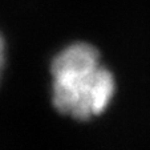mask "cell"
Wrapping results in <instances>:
<instances>
[{"instance_id":"obj_1","label":"cell","mask_w":150,"mask_h":150,"mask_svg":"<svg viewBox=\"0 0 150 150\" xmlns=\"http://www.w3.org/2000/svg\"><path fill=\"white\" fill-rule=\"evenodd\" d=\"M98 59V51L88 42H73L54 56L52 102L60 113L86 121L106 108L114 79Z\"/></svg>"},{"instance_id":"obj_2","label":"cell","mask_w":150,"mask_h":150,"mask_svg":"<svg viewBox=\"0 0 150 150\" xmlns=\"http://www.w3.org/2000/svg\"><path fill=\"white\" fill-rule=\"evenodd\" d=\"M3 62H4V41L1 35H0V71H1V67H3Z\"/></svg>"}]
</instances>
